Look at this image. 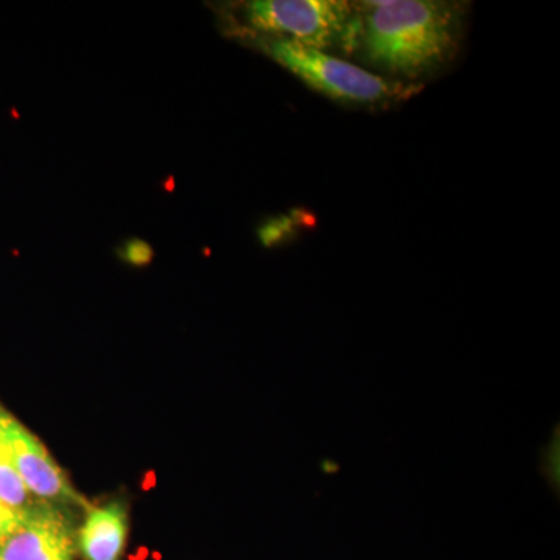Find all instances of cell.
Returning <instances> with one entry per match:
<instances>
[{
  "mask_svg": "<svg viewBox=\"0 0 560 560\" xmlns=\"http://www.w3.org/2000/svg\"><path fill=\"white\" fill-rule=\"evenodd\" d=\"M352 54L378 75L422 86L458 57L466 32V3L447 0H375L353 3Z\"/></svg>",
  "mask_w": 560,
  "mask_h": 560,
  "instance_id": "obj_1",
  "label": "cell"
},
{
  "mask_svg": "<svg viewBox=\"0 0 560 560\" xmlns=\"http://www.w3.org/2000/svg\"><path fill=\"white\" fill-rule=\"evenodd\" d=\"M242 32L249 44L264 51L293 75L331 102L353 108H385L407 101L422 86L396 83L345 58L302 46L294 40Z\"/></svg>",
  "mask_w": 560,
  "mask_h": 560,
  "instance_id": "obj_2",
  "label": "cell"
},
{
  "mask_svg": "<svg viewBox=\"0 0 560 560\" xmlns=\"http://www.w3.org/2000/svg\"><path fill=\"white\" fill-rule=\"evenodd\" d=\"M243 27L237 31L275 36L327 51L338 47L352 54L357 16L345 0H254L241 5Z\"/></svg>",
  "mask_w": 560,
  "mask_h": 560,
  "instance_id": "obj_3",
  "label": "cell"
},
{
  "mask_svg": "<svg viewBox=\"0 0 560 560\" xmlns=\"http://www.w3.org/2000/svg\"><path fill=\"white\" fill-rule=\"evenodd\" d=\"M0 431L9 444L14 466L32 495L46 503L88 508L86 501L70 485L61 467L51 459L38 438L0 405Z\"/></svg>",
  "mask_w": 560,
  "mask_h": 560,
  "instance_id": "obj_4",
  "label": "cell"
},
{
  "mask_svg": "<svg viewBox=\"0 0 560 560\" xmlns=\"http://www.w3.org/2000/svg\"><path fill=\"white\" fill-rule=\"evenodd\" d=\"M75 540L65 515L43 503L0 545V560H73Z\"/></svg>",
  "mask_w": 560,
  "mask_h": 560,
  "instance_id": "obj_5",
  "label": "cell"
},
{
  "mask_svg": "<svg viewBox=\"0 0 560 560\" xmlns=\"http://www.w3.org/2000/svg\"><path fill=\"white\" fill-rule=\"evenodd\" d=\"M128 515L121 503L92 508L79 533V548L86 560H119L127 544Z\"/></svg>",
  "mask_w": 560,
  "mask_h": 560,
  "instance_id": "obj_6",
  "label": "cell"
},
{
  "mask_svg": "<svg viewBox=\"0 0 560 560\" xmlns=\"http://www.w3.org/2000/svg\"><path fill=\"white\" fill-rule=\"evenodd\" d=\"M0 501L11 510L25 515L43 503H36L33 500L31 490L22 481L21 475L18 474L16 466L13 463L9 444L0 431Z\"/></svg>",
  "mask_w": 560,
  "mask_h": 560,
  "instance_id": "obj_7",
  "label": "cell"
},
{
  "mask_svg": "<svg viewBox=\"0 0 560 560\" xmlns=\"http://www.w3.org/2000/svg\"><path fill=\"white\" fill-rule=\"evenodd\" d=\"M540 474L544 475L545 480L550 482L551 489L555 490L556 495L559 492V431L552 433V440L548 447L540 451Z\"/></svg>",
  "mask_w": 560,
  "mask_h": 560,
  "instance_id": "obj_8",
  "label": "cell"
},
{
  "mask_svg": "<svg viewBox=\"0 0 560 560\" xmlns=\"http://www.w3.org/2000/svg\"><path fill=\"white\" fill-rule=\"evenodd\" d=\"M121 260L132 265V267H147L153 261L154 250L150 243L140 241V238H130L125 242L121 248L117 249Z\"/></svg>",
  "mask_w": 560,
  "mask_h": 560,
  "instance_id": "obj_9",
  "label": "cell"
},
{
  "mask_svg": "<svg viewBox=\"0 0 560 560\" xmlns=\"http://www.w3.org/2000/svg\"><path fill=\"white\" fill-rule=\"evenodd\" d=\"M22 518H24V515L11 510V508L0 501V545L9 539L11 534L18 529V526L21 525Z\"/></svg>",
  "mask_w": 560,
  "mask_h": 560,
  "instance_id": "obj_10",
  "label": "cell"
},
{
  "mask_svg": "<svg viewBox=\"0 0 560 560\" xmlns=\"http://www.w3.org/2000/svg\"><path fill=\"white\" fill-rule=\"evenodd\" d=\"M290 230L291 226L289 219L272 220L270 223H267L261 228V242L267 246L275 245V243L282 241L283 235H285L287 232H290Z\"/></svg>",
  "mask_w": 560,
  "mask_h": 560,
  "instance_id": "obj_11",
  "label": "cell"
},
{
  "mask_svg": "<svg viewBox=\"0 0 560 560\" xmlns=\"http://www.w3.org/2000/svg\"><path fill=\"white\" fill-rule=\"evenodd\" d=\"M319 469L326 475L338 474V471H340V464L331 459H324L323 463H320Z\"/></svg>",
  "mask_w": 560,
  "mask_h": 560,
  "instance_id": "obj_12",
  "label": "cell"
}]
</instances>
